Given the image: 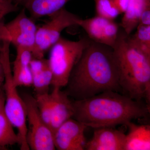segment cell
Returning a JSON list of instances; mask_svg holds the SVG:
<instances>
[{
    "mask_svg": "<svg viewBox=\"0 0 150 150\" xmlns=\"http://www.w3.org/2000/svg\"><path fill=\"white\" fill-rule=\"evenodd\" d=\"M137 28L134 35H127V40L134 48L150 58V25L139 24Z\"/></svg>",
    "mask_w": 150,
    "mask_h": 150,
    "instance_id": "obj_18",
    "label": "cell"
},
{
    "mask_svg": "<svg viewBox=\"0 0 150 150\" xmlns=\"http://www.w3.org/2000/svg\"><path fill=\"white\" fill-rule=\"evenodd\" d=\"M19 9V6L12 0H0V22L6 16L18 11Z\"/></svg>",
    "mask_w": 150,
    "mask_h": 150,
    "instance_id": "obj_22",
    "label": "cell"
},
{
    "mask_svg": "<svg viewBox=\"0 0 150 150\" xmlns=\"http://www.w3.org/2000/svg\"><path fill=\"white\" fill-rule=\"evenodd\" d=\"M66 87L65 91L74 100L86 99L109 91L121 93L112 48L90 40Z\"/></svg>",
    "mask_w": 150,
    "mask_h": 150,
    "instance_id": "obj_1",
    "label": "cell"
},
{
    "mask_svg": "<svg viewBox=\"0 0 150 150\" xmlns=\"http://www.w3.org/2000/svg\"><path fill=\"white\" fill-rule=\"evenodd\" d=\"M72 118L94 129L126 125L149 118L150 105L118 92L105 91L91 97L73 100Z\"/></svg>",
    "mask_w": 150,
    "mask_h": 150,
    "instance_id": "obj_2",
    "label": "cell"
},
{
    "mask_svg": "<svg viewBox=\"0 0 150 150\" xmlns=\"http://www.w3.org/2000/svg\"><path fill=\"white\" fill-rule=\"evenodd\" d=\"M30 62L24 59L15 58L13 63V80L17 87L32 86L33 76L30 68Z\"/></svg>",
    "mask_w": 150,
    "mask_h": 150,
    "instance_id": "obj_17",
    "label": "cell"
},
{
    "mask_svg": "<svg viewBox=\"0 0 150 150\" xmlns=\"http://www.w3.org/2000/svg\"><path fill=\"white\" fill-rule=\"evenodd\" d=\"M4 81V74L1 63L0 62V86H3Z\"/></svg>",
    "mask_w": 150,
    "mask_h": 150,
    "instance_id": "obj_26",
    "label": "cell"
},
{
    "mask_svg": "<svg viewBox=\"0 0 150 150\" xmlns=\"http://www.w3.org/2000/svg\"><path fill=\"white\" fill-rule=\"evenodd\" d=\"M48 16V21L38 28L36 31L35 45L32 51L33 58H44L46 52L61 37L63 30L71 26L78 25L81 19L64 7Z\"/></svg>",
    "mask_w": 150,
    "mask_h": 150,
    "instance_id": "obj_6",
    "label": "cell"
},
{
    "mask_svg": "<svg viewBox=\"0 0 150 150\" xmlns=\"http://www.w3.org/2000/svg\"><path fill=\"white\" fill-rule=\"evenodd\" d=\"M90 41L88 38L73 41L61 37L50 48L48 59L53 88H62L67 86L72 71Z\"/></svg>",
    "mask_w": 150,
    "mask_h": 150,
    "instance_id": "obj_5",
    "label": "cell"
},
{
    "mask_svg": "<svg viewBox=\"0 0 150 150\" xmlns=\"http://www.w3.org/2000/svg\"><path fill=\"white\" fill-rule=\"evenodd\" d=\"M51 93L52 105L50 126L54 133L62 124L72 118L74 108L73 100L62 88L53 87Z\"/></svg>",
    "mask_w": 150,
    "mask_h": 150,
    "instance_id": "obj_12",
    "label": "cell"
},
{
    "mask_svg": "<svg viewBox=\"0 0 150 150\" xmlns=\"http://www.w3.org/2000/svg\"><path fill=\"white\" fill-rule=\"evenodd\" d=\"M29 67L33 76L32 86L35 95L49 92L52 83V74L48 59L33 58Z\"/></svg>",
    "mask_w": 150,
    "mask_h": 150,
    "instance_id": "obj_13",
    "label": "cell"
},
{
    "mask_svg": "<svg viewBox=\"0 0 150 150\" xmlns=\"http://www.w3.org/2000/svg\"><path fill=\"white\" fill-rule=\"evenodd\" d=\"M120 29L113 49L121 93L150 105V58L133 47Z\"/></svg>",
    "mask_w": 150,
    "mask_h": 150,
    "instance_id": "obj_3",
    "label": "cell"
},
{
    "mask_svg": "<svg viewBox=\"0 0 150 150\" xmlns=\"http://www.w3.org/2000/svg\"><path fill=\"white\" fill-rule=\"evenodd\" d=\"M0 62H1V60H0Z\"/></svg>",
    "mask_w": 150,
    "mask_h": 150,
    "instance_id": "obj_28",
    "label": "cell"
},
{
    "mask_svg": "<svg viewBox=\"0 0 150 150\" xmlns=\"http://www.w3.org/2000/svg\"><path fill=\"white\" fill-rule=\"evenodd\" d=\"M83 123L72 118L65 121L54 133L55 148L59 150H85L86 141Z\"/></svg>",
    "mask_w": 150,
    "mask_h": 150,
    "instance_id": "obj_10",
    "label": "cell"
},
{
    "mask_svg": "<svg viewBox=\"0 0 150 150\" xmlns=\"http://www.w3.org/2000/svg\"><path fill=\"white\" fill-rule=\"evenodd\" d=\"M27 0H12L13 2L16 4L18 5V6L22 5Z\"/></svg>",
    "mask_w": 150,
    "mask_h": 150,
    "instance_id": "obj_27",
    "label": "cell"
},
{
    "mask_svg": "<svg viewBox=\"0 0 150 150\" xmlns=\"http://www.w3.org/2000/svg\"><path fill=\"white\" fill-rule=\"evenodd\" d=\"M126 126L129 129L126 134L124 150H150V125H139L131 121Z\"/></svg>",
    "mask_w": 150,
    "mask_h": 150,
    "instance_id": "obj_14",
    "label": "cell"
},
{
    "mask_svg": "<svg viewBox=\"0 0 150 150\" xmlns=\"http://www.w3.org/2000/svg\"><path fill=\"white\" fill-rule=\"evenodd\" d=\"M97 16L115 20L121 14L115 6L114 0H94Z\"/></svg>",
    "mask_w": 150,
    "mask_h": 150,
    "instance_id": "obj_21",
    "label": "cell"
},
{
    "mask_svg": "<svg viewBox=\"0 0 150 150\" xmlns=\"http://www.w3.org/2000/svg\"><path fill=\"white\" fill-rule=\"evenodd\" d=\"M130 0H114L115 6L120 14L123 13L126 10Z\"/></svg>",
    "mask_w": 150,
    "mask_h": 150,
    "instance_id": "obj_24",
    "label": "cell"
},
{
    "mask_svg": "<svg viewBox=\"0 0 150 150\" xmlns=\"http://www.w3.org/2000/svg\"><path fill=\"white\" fill-rule=\"evenodd\" d=\"M78 25L83 28L92 41L112 48L115 46L120 30V25L114 20L97 15L81 19Z\"/></svg>",
    "mask_w": 150,
    "mask_h": 150,
    "instance_id": "obj_9",
    "label": "cell"
},
{
    "mask_svg": "<svg viewBox=\"0 0 150 150\" xmlns=\"http://www.w3.org/2000/svg\"><path fill=\"white\" fill-rule=\"evenodd\" d=\"M139 24L150 25V7L143 11L140 16Z\"/></svg>",
    "mask_w": 150,
    "mask_h": 150,
    "instance_id": "obj_23",
    "label": "cell"
},
{
    "mask_svg": "<svg viewBox=\"0 0 150 150\" xmlns=\"http://www.w3.org/2000/svg\"><path fill=\"white\" fill-rule=\"evenodd\" d=\"M150 7V0H130L119 25L129 35L137 28L140 16L145 9Z\"/></svg>",
    "mask_w": 150,
    "mask_h": 150,
    "instance_id": "obj_16",
    "label": "cell"
},
{
    "mask_svg": "<svg viewBox=\"0 0 150 150\" xmlns=\"http://www.w3.org/2000/svg\"><path fill=\"white\" fill-rule=\"evenodd\" d=\"M71 0H27L22 4L30 17L37 20L49 16L63 8Z\"/></svg>",
    "mask_w": 150,
    "mask_h": 150,
    "instance_id": "obj_15",
    "label": "cell"
},
{
    "mask_svg": "<svg viewBox=\"0 0 150 150\" xmlns=\"http://www.w3.org/2000/svg\"><path fill=\"white\" fill-rule=\"evenodd\" d=\"M25 11L23 8L15 18L7 24H3L2 29L11 43L15 47L23 46L32 51L38 27L34 20L28 16Z\"/></svg>",
    "mask_w": 150,
    "mask_h": 150,
    "instance_id": "obj_8",
    "label": "cell"
},
{
    "mask_svg": "<svg viewBox=\"0 0 150 150\" xmlns=\"http://www.w3.org/2000/svg\"><path fill=\"white\" fill-rule=\"evenodd\" d=\"M34 97L40 115L46 124L50 126L52 105L51 93L36 94Z\"/></svg>",
    "mask_w": 150,
    "mask_h": 150,
    "instance_id": "obj_20",
    "label": "cell"
},
{
    "mask_svg": "<svg viewBox=\"0 0 150 150\" xmlns=\"http://www.w3.org/2000/svg\"><path fill=\"white\" fill-rule=\"evenodd\" d=\"M91 139L86 142L85 150H124L126 134L112 127L94 129Z\"/></svg>",
    "mask_w": 150,
    "mask_h": 150,
    "instance_id": "obj_11",
    "label": "cell"
},
{
    "mask_svg": "<svg viewBox=\"0 0 150 150\" xmlns=\"http://www.w3.org/2000/svg\"><path fill=\"white\" fill-rule=\"evenodd\" d=\"M13 128L6 115L4 107L0 110V149L18 145V135L15 132Z\"/></svg>",
    "mask_w": 150,
    "mask_h": 150,
    "instance_id": "obj_19",
    "label": "cell"
},
{
    "mask_svg": "<svg viewBox=\"0 0 150 150\" xmlns=\"http://www.w3.org/2000/svg\"><path fill=\"white\" fill-rule=\"evenodd\" d=\"M11 44L8 38L0 37V60L4 74L3 84L5 95L4 110L12 125L17 130L19 139L18 145L20 149L21 150H29L27 141V120L25 104L13 80L10 59Z\"/></svg>",
    "mask_w": 150,
    "mask_h": 150,
    "instance_id": "obj_4",
    "label": "cell"
},
{
    "mask_svg": "<svg viewBox=\"0 0 150 150\" xmlns=\"http://www.w3.org/2000/svg\"><path fill=\"white\" fill-rule=\"evenodd\" d=\"M5 104V95L3 86H0V110L4 107Z\"/></svg>",
    "mask_w": 150,
    "mask_h": 150,
    "instance_id": "obj_25",
    "label": "cell"
},
{
    "mask_svg": "<svg viewBox=\"0 0 150 150\" xmlns=\"http://www.w3.org/2000/svg\"><path fill=\"white\" fill-rule=\"evenodd\" d=\"M22 97L26 108L27 141L30 150H56L54 132L40 115L35 97L29 94Z\"/></svg>",
    "mask_w": 150,
    "mask_h": 150,
    "instance_id": "obj_7",
    "label": "cell"
}]
</instances>
